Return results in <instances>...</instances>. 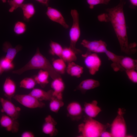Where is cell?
I'll return each instance as SVG.
<instances>
[{"label":"cell","instance_id":"cell-1","mask_svg":"<svg viewBox=\"0 0 137 137\" xmlns=\"http://www.w3.org/2000/svg\"><path fill=\"white\" fill-rule=\"evenodd\" d=\"M125 0H120L115 6L106 9L107 13L99 15L98 18L101 22H109L112 24L121 51L130 55L136 52L135 42L129 44L127 35L126 23L124 11Z\"/></svg>","mask_w":137,"mask_h":137},{"label":"cell","instance_id":"cell-2","mask_svg":"<svg viewBox=\"0 0 137 137\" xmlns=\"http://www.w3.org/2000/svg\"><path fill=\"white\" fill-rule=\"evenodd\" d=\"M38 69L47 71L52 79L61 77L54 70L49 61L41 53L39 47L37 48L35 54L26 64L20 69L13 71L12 73L20 75L27 71Z\"/></svg>","mask_w":137,"mask_h":137},{"label":"cell","instance_id":"cell-3","mask_svg":"<svg viewBox=\"0 0 137 137\" xmlns=\"http://www.w3.org/2000/svg\"><path fill=\"white\" fill-rule=\"evenodd\" d=\"M109 123L104 124L94 119L88 117L78 126L79 137H99L101 133L110 127Z\"/></svg>","mask_w":137,"mask_h":137},{"label":"cell","instance_id":"cell-4","mask_svg":"<svg viewBox=\"0 0 137 137\" xmlns=\"http://www.w3.org/2000/svg\"><path fill=\"white\" fill-rule=\"evenodd\" d=\"M71 14L73 19L72 25L69 31L70 41L69 47L72 49L76 54L82 53V51L76 48V44L79 40L81 35L79 26V15L77 11L75 9H72Z\"/></svg>","mask_w":137,"mask_h":137},{"label":"cell","instance_id":"cell-5","mask_svg":"<svg viewBox=\"0 0 137 137\" xmlns=\"http://www.w3.org/2000/svg\"><path fill=\"white\" fill-rule=\"evenodd\" d=\"M125 113L123 109H118L117 115L110 124V132L112 137H127L126 125L124 117Z\"/></svg>","mask_w":137,"mask_h":137},{"label":"cell","instance_id":"cell-6","mask_svg":"<svg viewBox=\"0 0 137 137\" xmlns=\"http://www.w3.org/2000/svg\"><path fill=\"white\" fill-rule=\"evenodd\" d=\"M84 64L90 74L94 75L98 71L101 64V60L97 53L88 51L82 55Z\"/></svg>","mask_w":137,"mask_h":137},{"label":"cell","instance_id":"cell-7","mask_svg":"<svg viewBox=\"0 0 137 137\" xmlns=\"http://www.w3.org/2000/svg\"><path fill=\"white\" fill-rule=\"evenodd\" d=\"M13 98L23 106L29 109L42 108L45 106L44 103L29 93L15 94Z\"/></svg>","mask_w":137,"mask_h":137},{"label":"cell","instance_id":"cell-8","mask_svg":"<svg viewBox=\"0 0 137 137\" xmlns=\"http://www.w3.org/2000/svg\"><path fill=\"white\" fill-rule=\"evenodd\" d=\"M0 102L2 112L15 119H18L21 110L20 107L16 106L11 100L2 97H0Z\"/></svg>","mask_w":137,"mask_h":137},{"label":"cell","instance_id":"cell-9","mask_svg":"<svg viewBox=\"0 0 137 137\" xmlns=\"http://www.w3.org/2000/svg\"><path fill=\"white\" fill-rule=\"evenodd\" d=\"M81 44L90 52L105 53L108 50L106 43L101 40L89 41L84 39L82 40Z\"/></svg>","mask_w":137,"mask_h":137},{"label":"cell","instance_id":"cell-10","mask_svg":"<svg viewBox=\"0 0 137 137\" xmlns=\"http://www.w3.org/2000/svg\"><path fill=\"white\" fill-rule=\"evenodd\" d=\"M0 125L8 132H17L19 129V124L15 119L6 114H3L0 118Z\"/></svg>","mask_w":137,"mask_h":137},{"label":"cell","instance_id":"cell-11","mask_svg":"<svg viewBox=\"0 0 137 137\" xmlns=\"http://www.w3.org/2000/svg\"><path fill=\"white\" fill-rule=\"evenodd\" d=\"M46 14L52 21L59 24L66 29L69 27L61 12L57 9L48 6Z\"/></svg>","mask_w":137,"mask_h":137},{"label":"cell","instance_id":"cell-12","mask_svg":"<svg viewBox=\"0 0 137 137\" xmlns=\"http://www.w3.org/2000/svg\"><path fill=\"white\" fill-rule=\"evenodd\" d=\"M56 122L50 115L46 116L42 128V132L44 134L50 136L56 135L58 132L56 128Z\"/></svg>","mask_w":137,"mask_h":137},{"label":"cell","instance_id":"cell-13","mask_svg":"<svg viewBox=\"0 0 137 137\" xmlns=\"http://www.w3.org/2000/svg\"><path fill=\"white\" fill-rule=\"evenodd\" d=\"M66 110L68 115L73 119L79 120L81 118L83 108L79 102H70L67 106Z\"/></svg>","mask_w":137,"mask_h":137},{"label":"cell","instance_id":"cell-14","mask_svg":"<svg viewBox=\"0 0 137 137\" xmlns=\"http://www.w3.org/2000/svg\"><path fill=\"white\" fill-rule=\"evenodd\" d=\"M51 82L50 86L53 91V96L63 99V93L65 88V83L61 77L55 78Z\"/></svg>","mask_w":137,"mask_h":137},{"label":"cell","instance_id":"cell-15","mask_svg":"<svg viewBox=\"0 0 137 137\" xmlns=\"http://www.w3.org/2000/svg\"><path fill=\"white\" fill-rule=\"evenodd\" d=\"M98 102L94 100L90 102H85L83 111L88 117L94 118L97 116L101 110L98 105Z\"/></svg>","mask_w":137,"mask_h":137},{"label":"cell","instance_id":"cell-16","mask_svg":"<svg viewBox=\"0 0 137 137\" xmlns=\"http://www.w3.org/2000/svg\"><path fill=\"white\" fill-rule=\"evenodd\" d=\"M16 89L15 82L10 77L5 79L3 86V89L5 96L7 99L11 100L12 98L15 95Z\"/></svg>","mask_w":137,"mask_h":137},{"label":"cell","instance_id":"cell-17","mask_svg":"<svg viewBox=\"0 0 137 137\" xmlns=\"http://www.w3.org/2000/svg\"><path fill=\"white\" fill-rule=\"evenodd\" d=\"M38 100L49 101L53 96L52 89L46 91L38 88H34L29 93Z\"/></svg>","mask_w":137,"mask_h":137},{"label":"cell","instance_id":"cell-18","mask_svg":"<svg viewBox=\"0 0 137 137\" xmlns=\"http://www.w3.org/2000/svg\"><path fill=\"white\" fill-rule=\"evenodd\" d=\"M22 46L18 45L15 47H13L9 42H5L3 45V50L6 53L5 57L11 61H13L18 53L21 50Z\"/></svg>","mask_w":137,"mask_h":137},{"label":"cell","instance_id":"cell-19","mask_svg":"<svg viewBox=\"0 0 137 137\" xmlns=\"http://www.w3.org/2000/svg\"><path fill=\"white\" fill-rule=\"evenodd\" d=\"M100 85L98 81L92 79H88L82 81L77 86V89L82 93H84L87 91L97 87Z\"/></svg>","mask_w":137,"mask_h":137},{"label":"cell","instance_id":"cell-20","mask_svg":"<svg viewBox=\"0 0 137 137\" xmlns=\"http://www.w3.org/2000/svg\"><path fill=\"white\" fill-rule=\"evenodd\" d=\"M66 71L71 76L79 78L83 73V68L72 62L68 63Z\"/></svg>","mask_w":137,"mask_h":137},{"label":"cell","instance_id":"cell-21","mask_svg":"<svg viewBox=\"0 0 137 137\" xmlns=\"http://www.w3.org/2000/svg\"><path fill=\"white\" fill-rule=\"evenodd\" d=\"M20 8L22 11L24 20L26 22H29L36 13L34 5L30 3H24Z\"/></svg>","mask_w":137,"mask_h":137},{"label":"cell","instance_id":"cell-22","mask_svg":"<svg viewBox=\"0 0 137 137\" xmlns=\"http://www.w3.org/2000/svg\"><path fill=\"white\" fill-rule=\"evenodd\" d=\"M105 53L109 60L112 62L111 66L114 71L117 72L124 71L120 64V60L122 56L117 55L108 50L106 51Z\"/></svg>","mask_w":137,"mask_h":137},{"label":"cell","instance_id":"cell-23","mask_svg":"<svg viewBox=\"0 0 137 137\" xmlns=\"http://www.w3.org/2000/svg\"><path fill=\"white\" fill-rule=\"evenodd\" d=\"M50 76L48 72L45 70H40L37 74L33 77L37 84L44 88L49 83Z\"/></svg>","mask_w":137,"mask_h":137},{"label":"cell","instance_id":"cell-24","mask_svg":"<svg viewBox=\"0 0 137 137\" xmlns=\"http://www.w3.org/2000/svg\"><path fill=\"white\" fill-rule=\"evenodd\" d=\"M121 65L124 71L137 70V61L130 57L122 56L120 60Z\"/></svg>","mask_w":137,"mask_h":137},{"label":"cell","instance_id":"cell-25","mask_svg":"<svg viewBox=\"0 0 137 137\" xmlns=\"http://www.w3.org/2000/svg\"><path fill=\"white\" fill-rule=\"evenodd\" d=\"M76 54L70 47H65L63 48L61 58L68 63L77 60Z\"/></svg>","mask_w":137,"mask_h":137},{"label":"cell","instance_id":"cell-26","mask_svg":"<svg viewBox=\"0 0 137 137\" xmlns=\"http://www.w3.org/2000/svg\"><path fill=\"white\" fill-rule=\"evenodd\" d=\"M52 65L54 70L58 73L60 75L65 73L67 66L65 62L61 58L53 60Z\"/></svg>","mask_w":137,"mask_h":137},{"label":"cell","instance_id":"cell-27","mask_svg":"<svg viewBox=\"0 0 137 137\" xmlns=\"http://www.w3.org/2000/svg\"><path fill=\"white\" fill-rule=\"evenodd\" d=\"M49 53L52 55H56L59 58H61L63 48L59 43L51 41L49 44Z\"/></svg>","mask_w":137,"mask_h":137},{"label":"cell","instance_id":"cell-28","mask_svg":"<svg viewBox=\"0 0 137 137\" xmlns=\"http://www.w3.org/2000/svg\"><path fill=\"white\" fill-rule=\"evenodd\" d=\"M49 108L53 112L57 113L64 105L62 100L60 99L53 96L49 101Z\"/></svg>","mask_w":137,"mask_h":137},{"label":"cell","instance_id":"cell-29","mask_svg":"<svg viewBox=\"0 0 137 137\" xmlns=\"http://www.w3.org/2000/svg\"><path fill=\"white\" fill-rule=\"evenodd\" d=\"M37 84L33 77H27L21 80L20 83V87L21 88L26 89H32Z\"/></svg>","mask_w":137,"mask_h":137},{"label":"cell","instance_id":"cell-30","mask_svg":"<svg viewBox=\"0 0 137 137\" xmlns=\"http://www.w3.org/2000/svg\"><path fill=\"white\" fill-rule=\"evenodd\" d=\"M27 28L26 23L22 21H18L14 25L13 31L15 34L19 36L24 33L27 31Z\"/></svg>","mask_w":137,"mask_h":137},{"label":"cell","instance_id":"cell-31","mask_svg":"<svg viewBox=\"0 0 137 137\" xmlns=\"http://www.w3.org/2000/svg\"><path fill=\"white\" fill-rule=\"evenodd\" d=\"M0 66L4 71L11 70L15 67L13 61H11L5 57L0 60Z\"/></svg>","mask_w":137,"mask_h":137},{"label":"cell","instance_id":"cell-32","mask_svg":"<svg viewBox=\"0 0 137 137\" xmlns=\"http://www.w3.org/2000/svg\"><path fill=\"white\" fill-rule=\"evenodd\" d=\"M25 0H8V2L10 7L9 10L10 12H12L18 8H20L24 4Z\"/></svg>","mask_w":137,"mask_h":137},{"label":"cell","instance_id":"cell-33","mask_svg":"<svg viewBox=\"0 0 137 137\" xmlns=\"http://www.w3.org/2000/svg\"><path fill=\"white\" fill-rule=\"evenodd\" d=\"M111 0H86L91 9H93L95 6L100 4L107 5Z\"/></svg>","mask_w":137,"mask_h":137},{"label":"cell","instance_id":"cell-34","mask_svg":"<svg viewBox=\"0 0 137 137\" xmlns=\"http://www.w3.org/2000/svg\"><path fill=\"white\" fill-rule=\"evenodd\" d=\"M136 70H130L125 71L129 79L132 82L135 83L137 82V72Z\"/></svg>","mask_w":137,"mask_h":137},{"label":"cell","instance_id":"cell-35","mask_svg":"<svg viewBox=\"0 0 137 137\" xmlns=\"http://www.w3.org/2000/svg\"><path fill=\"white\" fill-rule=\"evenodd\" d=\"M21 137H34L35 135L32 132L29 131H26L23 132L21 134Z\"/></svg>","mask_w":137,"mask_h":137},{"label":"cell","instance_id":"cell-36","mask_svg":"<svg viewBox=\"0 0 137 137\" xmlns=\"http://www.w3.org/2000/svg\"><path fill=\"white\" fill-rule=\"evenodd\" d=\"M130 5V8L135 9L137 6V0H129Z\"/></svg>","mask_w":137,"mask_h":137},{"label":"cell","instance_id":"cell-37","mask_svg":"<svg viewBox=\"0 0 137 137\" xmlns=\"http://www.w3.org/2000/svg\"><path fill=\"white\" fill-rule=\"evenodd\" d=\"M100 137H112L111 132L105 131L103 132L101 134Z\"/></svg>","mask_w":137,"mask_h":137},{"label":"cell","instance_id":"cell-38","mask_svg":"<svg viewBox=\"0 0 137 137\" xmlns=\"http://www.w3.org/2000/svg\"><path fill=\"white\" fill-rule=\"evenodd\" d=\"M42 4L48 7L49 0H35Z\"/></svg>","mask_w":137,"mask_h":137},{"label":"cell","instance_id":"cell-39","mask_svg":"<svg viewBox=\"0 0 137 137\" xmlns=\"http://www.w3.org/2000/svg\"><path fill=\"white\" fill-rule=\"evenodd\" d=\"M3 71H4L2 69L1 66H0V74H1Z\"/></svg>","mask_w":137,"mask_h":137},{"label":"cell","instance_id":"cell-40","mask_svg":"<svg viewBox=\"0 0 137 137\" xmlns=\"http://www.w3.org/2000/svg\"><path fill=\"white\" fill-rule=\"evenodd\" d=\"M7 0H1L2 2L3 3H6L7 2Z\"/></svg>","mask_w":137,"mask_h":137}]
</instances>
